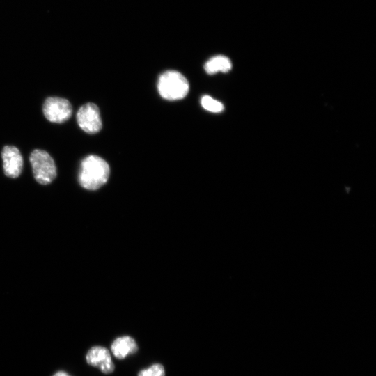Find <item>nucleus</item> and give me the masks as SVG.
Masks as SVG:
<instances>
[{
    "label": "nucleus",
    "mask_w": 376,
    "mask_h": 376,
    "mask_svg": "<svg viewBox=\"0 0 376 376\" xmlns=\"http://www.w3.org/2000/svg\"><path fill=\"white\" fill-rule=\"evenodd\" d=\"M107 162L97 155H88L81 163L79 182L88 190H96L104 185L109 176Z\"/></svg>",
    "instance_id": "nucleus-1"
},
{
    "label": "nucleus",
    "mask_w": 376,
    "mask_h": 376,
    "mask_svg": "<svg viewBox=\"0 0 376 376\" xmlns=\"http://www.w3.org/2000/svg\"><path fill=\"white\" fill-rule=\"evenodd\" d=\"M157 88L164 99L173 101L184 98L188 93L189 86L180 72L168 70L159 77Z\"/></svg>",
    "instance_id": "nucleus-2"
},
{
    "label": "nucleus",
    "mask_w": 376,
    "mask_h": 376,
    "mask_svg": "<svg viewBox=\"0 0 376 376\" xmlns=\"http://www.w3.org/2000/svg\"><path fill=\"white\" fill-rule=\"evenodd\" d=\"M30 162L36 180L41 185L51 183L56 177V167L50 155L40 149L31 153Z\"/></svg>",
    "instance_id": "nucleus-3"
},
{
    "label": "nucleus",
    "mask_w": 376,
    "mask_h": 376,
    "mask_svg": "<svg viewBox=\"0 0 376 376\" xmlns=\"http://www.w3.org/2000/svg\"><path fill=\"white\" fill-rule=\"evenodd\" d=\"M42 111L49 121L63 123L70 118L72 107L70 102L65 98L49 97L43 104Z\"/></svg>",
    "instance_id": "nucleus-4"
},
{
    "label": "nucleus",
    "mask_w": 376,
    "mask_h": 376,
    "mask_svg": "<svg viewBox=\"0 0 376 376\" xmlns=\"http://www.w3.org/2000/svg\"><path fill=\"white\" fill-rule=\"evenodd\" d=\"M77 121L81 129L90 134L98 132L102 127L100 110L91 102L86 103L79 109Z\"/></svg>",
    "instance_id": "nucleus-5"
},
{
    "label": "nucleus",
    "mask_w": 376,
    "mask_h": 376,
    "mask_svg": "<svg viewBox=\"0 0 376 376\" xmlns=\"http://www.w3.org/2000/svg\"><path fill=\"white\" fill-rule=\"evenodd\" d=\"M4 173L12 178H17L23 168V158L19 150L13 146H5L1 152Z\"/></svg>",
    "instance_id": "nucleus-6"
},
{
    "label": "nucleus",
    "mask_w": 376,
    "mask_h": 376,
    "mask_svg": "<svg viewBox=\"0 0 376 376\" xmlns=\"http://www.w3.org/2000/svg\"><path fill=\"white\" fill-rule=\"evenodd\" d=\"M87 363L100 368L104 374L113 372L115 366L109 350L102 346L92 347L86 356Z\"/></svg>",
    "instance_id": "nucleus-7"
},
{
    "label": "nucleus",
    "mask_w": 376,
    "mask_h": 376,
    "mask_svg": "<svg viewBox=\"0 0 376 376\" xmlns=\"http://www.w3.org/2000/svg\"><path fill=\"white\" fill-rule=\"evenodd\" d=\"M111 351L113 356L118 359H123L129 355L138 351L136 340L130 336H123L116 338L111 345Z\"/></svg>",
    "instance_id": "nucleus-8"
},
{
    "label": "nucleus",
    "mask_w": 376,
    "mask_h": 376,
    "mask_svg": "<svg viewBox=\"0 0 376 376\" xmlns=\"http://www.w3.org/2000/svg\"><path fill=\"white\" fill-rule=\"evenodd\" d=\"M232 68L230 60L225 56H216L208 60L205 65L204 69L209 75H213L218 72H227Z\"/></svg>",
    "instance_id": "nucleus-9"
},
{
    "label": "nucleus",
    "mask_w": 376,
    "mask_h": 376,
    "mask_svg": "<svg viewBox=\"0 0 376 376\" xmlns=\"http://www.w3.org/2000/svg\"><path fill=\"white\" fill-rule=\"evenodd\" d=\"M201 103L205 110L212 113H219L222 111L224 108L221 102L213 99L209 95L203 96Z\"/></svg>",
    "instance_id": "nucleus-10"
},
{
    "label": "nucleus",
    "mask_w": 376,
    "mask_h": 376,
    "mask_svg": "<svg viewBox=\"0 0 376 376\" xmlns=\"http://www.w3.org/2000/svg\"><path fill=\"white\" fill-rule=\"evenodd\" d=\"M138 376H165V369L161 363H154L150 367L142 369Z\"/></svg>",
    "instance_id": "nucleus-11"
},
{
    "label": "nucleus",
    "mask_w": 376,
    "mask_h": 376,
    "mask_svg": "<svg viewBox=\"0 0 376 376\" xmlns=\"http://www.w3.org/2000/svg\"><path fill=\"white\" fill-rule=\"evenodd\" d=\"M53 376H70V375L64 371H58Z\"/></svg>",
    "instance_id": "nucleus-12"
}]
</instances>
